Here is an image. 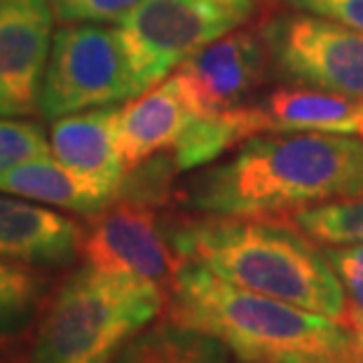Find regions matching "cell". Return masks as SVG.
Instances as JSON below:
<instances>
[{
    "label": "cell",
    "instance_id": "cell-1",
    "mask_svg": "<svg viewBox=\"0 0 363 363\" xmlns=\"http://www.w3.org/2000/svg\"><path fill=\"white\" fill-rule=\"evenodd\" d=\"M363 195V138L284 131L249 138L233 160L206 169L183 192L204 216L269 218Z\"/></svg>",
    "mask_w": 363,
    "mask_h": 363
},
{
    "label": "cell",
    "instance_id": "cell-2",
    "mask_svg": "<svg viewBox=\"0 0 363 363\" xmlns=\"http://www.w3.org/2000/svg\"><path fill=\"white\" fill-rule=\"evenodd\" d=\"M169 321L218 340L242 363H354L347 323L230 284L181 260L169 284Z\"/></svg>",
    "mask_w": 363,
    "mask_h": 363
},
{
    "label": "cell",
    "instance_id": "cell-3",
    "mask_svg": "<svg viewBox=\"0 0 363 363\" xmlns=\"http://www.w3.org/2000/svg\"><path fill=\"white\" fill-rule=\"evenodd\" d=\"M164 235L179 260H192L230 284L347 323V296L319 246L296 223L204 216Z\"/></svg>",
    "mask_w": 363,
    "mask_h": 363
},
{
    "label": "cell",
    "instance_id": "cell-4",
    "mask_svg": "<svg viewBox=\"0 0 363 363\" xmlns=\"http://www.w3.org/2000/svg\"><path fill=\"white\" fill-rule=\"evenodd\" d=\"M167 300L155 281L84 262L45 303L26 363H113Z\"/></svg>",
    "mask_w": 363,
    "mask_h": 363
},
{
    "label": "cell",
    "instance_id": "cell-5",
    "mask_svg": "<svg viewBox=\"0 0 363 363\" xmlns=\"http://www.w3.org/2000/svg\"><path fill=\"white\" fill-rule=\"evenodd\" d=\"M143 91L118 28L64 24L54 33L38 111L54 122L131 101Z\"/></svg>",
    "mask_w": 363,
    "mask_h": 363
},
{
    "label": "cell",
    "instance_id": "cell-6",
    "mask_svg": "<svg viewBox=\"0 0 363 363\" xmlns=\"http://www.w3.org/2000/svg\"><path fill=\"white\" fill-rule=\"evenodd\" d=\"M242 21L239 14L213 0H145L120 21L118 30L129 64L148 91Z\"/></svg>",
    "mask_w": 363,
    "mask_h": 363
},
{
    "label": "cell",
    "instance_id": "cell-7",
    "mask_svg": "<svg viewBox=\"0 0 363 363\" xmlns=\"http://www.w3.org/2000/svg\"><path fill=\"white\" fill-rule=\"evenodd\" d=\"M284 78L363 101V33L319 14L284 17L267 30Z\"/></svg>",
    "mask_w": 363,
    "mask_h": 363
},
{
    "label": "cell",
    "instance_id": "cell-8",
    "mask_svg": "<svg viewBox=\"0 0 363 363\" xmlns=\"http://www.w3.org/2000/svg\"><path fill=\"white\" fill-rule=\"evenodd\" d=\"M84 262L113 272H129L169 286L181 260L157 225L155 211L143 202L108 204L82 242Z\"/></svg>",
    "mask_w": 363,
    "mask_h": 363
},
{
    "label": "cell",
    "instance_id": "cell-9",
    "mask_svg": "<svg viewBox=\"0 0 363 363\" xmlns=\"http://www.w3.org/2000/svg\"><path fill=\"white\" fill-rule=\"evenodd\" d=\"M50 0H0V115L38 111L54 30Z\"/></svg>",
    "mask_w": 363,
    "mask_h": 363
},
{
    "label": "cell",
    "instance_id": "cell-10",
    "mask_svg": "<svg viewBox=\"0 0 363 363\" xmlns=\"http://www.w3.org/2000/svg\"><path fill=\"white\" fill-rule=\"evenodd\" d=\"M120 108L66 115L50 131L52 155L91 195L113 204L129 174L118 136Z\"/></svg>",
    "mask_w": 363,
    "mask_h": 363
},
{
    "label": "cell",
    "instance_id": "cell-11",
    "mask_svg": "<svg viewBox=\"0 0 363 363\" xmlns=\"http://www.w3.org/2000/svg\"><path fill=\"white\" fill-rule=\"evenodd\" d=\"M265 68V52L256 35L225 33L206 45L174 75L197 115H216L242 106Z\"/></svg>",
    "mask_w": 363,
    "mask_h": 363
},
{
    "label": "cell",
    "instance_id": "cell-12",
    "mask_svg": "<svg viewBox=\"0 0 363 363\" xmlns=\"http://www.w3.org/2000/svg\"><path fill=\"white\" fill-rule=\"evenodd\" d=\"M84 230L64 213L17 195H0V256L38 269H59L82 256Z\"/></svg>",
    "mask_w": 363,
    "mask_h": 363
},
{
    "label": "cell",
    "instance_id": "cell-13",
    "mask_svg": "<svg viewBox=\"0 0 363 363\" xmlns=\"http://www.w3.org/2000/svg\"><path fill=\"white\" fill-rule=\"evenodd\" d=\"M195 120L197 113L176 75L131 99L125 108H120L118 118L120 148L129 172L157 152L176 148L179 138Z\"/></svg>",
    "mask_w": 363,
    "mask_h": 363
},
{
    "label": "cell",
    "instance_id": "cell-14",
    "mask_svg": "<svg viewBox=\"0 0 363 363\" xmlns=\"http://www.w3.org/2000/svg\"><path fill=\"white\" fill-rule=\"evenodd\" d=\"M359 104L326 89H277L262 111L272 131H319V134H359Z\"/></svg>",
    "mask_w": 363,
    "mask_h": 363
},
{
    "label": "cell",
    "instance_id": "cell-15",
    "mask_svg": "<svg viewBox=\"0 0 363 363\" xmlns=\"http://www.w3.org/2000/svg\"><path fill=\"white\" fill-rule=\"evenodd\" d=\"M272 131L262 106H239L216 115H197L174 148V167L181 172L204 167L253 134Z\"/></svg>",
    "mask_w": 363,
    "mask_h": 363
},
{
    "label": "cell",
    "instance_id": "cell-16",
    "mask_svg": "<svg viewBox=\"0 0 363 363\" xmlns=\"http://www.w3.org/2000/svg\"><path fill=\"white\" fill-rule=\"evenodd\" d=\"M0 192L24 197L30 202L68 208V211L84 216H96L108 206V202L94 197L82 183L75 181L54 160V155L24 162V164L0 174Z\"/></svg>",
    "mask_w": 363,
    "mask_h": 363
},
{
    "label": "cell",
    "instance_id": "cell-17",
    "mask_svg": "<svg viewBox=\"0 0 363 363\" xmlns=\"http://www.w3.org/2000/svg\"><path fill=\"white\" fill-rule=\"evenodd\" d=\"M113 363H233L225 345L169 321L141 330Z\"/></svg>",
    "mask_w": 363,
    "mask_h": 363
},
{
    "label": "cell",
    "instance_id": "cell-18",
    "mask_svg": "<svg viewBox=\"0 0 363 363\" xmlns=\"http://www.w3.org/2000/svg\"><path fill=\"white\" fill-rule=\"evenodd\" d=\"M45 289L38 267L0 256V342L19 337L38 321Z\"/></svg>",
    "mask_w": 363,
    "mask_h": 363
},
{
    "label": "cell",
    "instance_id": "cell-19",
    "mask_svg": "<svg viewBox=\"0 0 363 363\" xmlns=\"http://www.w3.org/2000/svg\"><path fill=\"white\" fill-rule=\"evenodd\" d=\"M293 223L314 242L330 246L363 244V195L300 208Z\"/></svg>",
    "mask_w": 363,
    "mask_h": 363
},
{
    "label": "cell",
    "instance_id": "cell-20",
    "mask_svg": "<svg viewBox=\"0 0 363 363\" xmlns=\"http://www.w3.org/2000/svg\"><path fill=\"white\" fill-rule=\"evenodd\" d=\"M48 155H52V145L35 122L0 115V174Z\"/></svg>",
    "mask_w": 363,
    "mask_h": 363
},
{
    "label": "cell",
    "instance_id": "cell-21",
    "mask_svg": "<svg viewBox=\"0 0 363 363\" xmlns=\"http://www.w3.org/2000/svg\"><path fill=\"white\" fill-rule=\"evenodd\" d=\"M323 253L345 289L347 326L359 328L363 323V244L328 246Z\"/></svg>",
    "mask_w": 363,
    "mask_h": 363
},
{
    "label": "cell",
    "instance_id": "cell-22",
    "mask_svg": "<svg viewBox=\"0 0 363 363\" xmlns=\"http://www.w3.org/2000/svg\"><path fill=\"white\" fill-rule=\"evenodd\" d=\"M145 0H50L61 24H120Z\"/></svg>",
    "mask_w": 363,
    "mask_h": 363
},
{
    "label": "cell",
    "instance_id": "cell-23",
    "mask_svg": "<svg viewBox=\"0 0 363 363\" xmlns=\"http://www.w3.org/2000/svg\"><path fill=\"white\" fill-rule=\"evenodd\" d=\"M293 7L328 17L363 33V0H289Z\"/></svg>",
    "mask_w": 363,
    "mask_h": 363
},
{
    "label": "cell",
    "instance_id": "cell-24",
    "mask_svg": "<svg viewBox=\"0 0 363 363\" xmlns=\"http://www.w3.org/2000/svg\"><path fill=\"white\" fill-rule=\"evenodd\" d=\"M213 3H218V5H223V7H228V10H233V12L239 14L242 19H246V17H249V14L262 3V0H213Z\"/></svg>",
    "mask_w": 363,
    "mask_h": 363
},
{
    "label": "cell",
    "instance_id": "cell-25",
    "mask_svg": "<svg viewBox=\"0 0 363 363\" xmlns=\"http://www.w3.org/2000/svg\"><path fill=\"white\" fill-rule=\"evenodd\" d=\"M354 340H357V357H354V363H363V323L359 328H354Z\"/></svg>",
    "mask_w": 363,
    "mask_h": 363
},
{
    "label": "cell",
    "instance_id": "cell-26",
    "mask_svg": "<svg viewBox=\"0 0 363 363\" xmlns=\"http://www.w3.org/2000/svg\"><path fill=\"white\" fill-rule=\"evenodd\" d=\"M357 120H359V134L363 136V101L359 104V113H357Z\"/></svg>",
    "mask_w": 363,
    "mask_h": 363
}]
</instances>
